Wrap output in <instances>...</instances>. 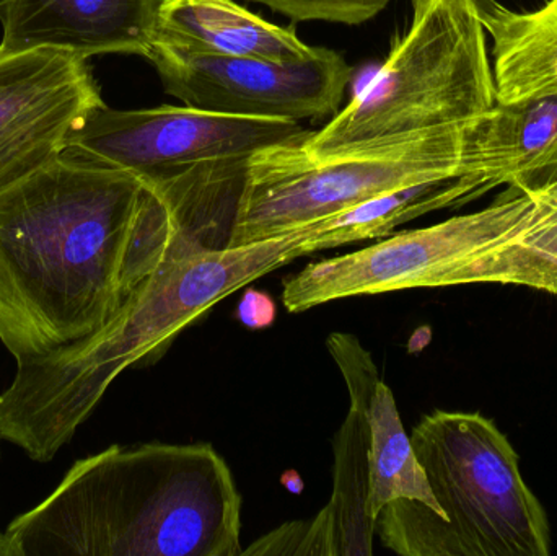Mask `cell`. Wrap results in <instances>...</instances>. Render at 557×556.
I'll use <instances>...</instances> for the list:
<instances>
[{"label": "cell", "mask_w": 557, "mask_h": 556, "mask_svg": "<svg viewBox=\"0 0 557 556\" xmlns=\"http://www.w3.org/2000/svg\"><path fill=\"white\" fill-rule=\"evenodd\" d=\"M191 240L162 193L62 153L0 193V343L25 362L95 335Z\"/></svg>", "instance_id": "obj_1"}, {"label": "cell", "mask_w": 557, "mask_h": 556, "mask_svg": "<svg viewBox=\"0 0 557 556\" xmlns=\"http://www.w3.org/2000/svg\"><path fill=\"white\" fill-rule=\"evenodd\" d=\"M313 251L320 247L310 224L244 247L183 245L100 332L16 362L15 378L0 394V440L36 462L54 459L126 369L162 358L215 304Z\"/></svg>", "instance_id": "obj_2"}, {"label": "cell", "mask_w": 557, "mask_h": 556, "mask_svg": "<svg viewBox=\"0 0 557 556\" xmlns=\"http://www.w3.org/2000/svg\"><path fill=\"white\" fill-rule=\"evenodd\" d=\"M242 495L211 444L111 446L2 534L0 556H238Z\"/></svg>", "instance_id": "obj_3"}, {"label": "cell", "mask_w": 557, "mask_h": 556, "mask_svg": "<svg viewBox=\"0 0 557 556\" xmlns=\"http://www.w3.org/2000/svg\"><path fill=\"white\" fill-rule=\"evenodd\" d=\"M467 284L557 296V178L539 188L509 186L480 211L307 264L285 280L282 302L298 313L346 297Z\"/></svg>", "instance_id": "obj_4"}, {"label": "cell", "mask_w": 557, "mask_h": 556, "mask_svg": "<svg viewBox=\"0 0 557 556\" xmlns=\"http://www.w3.org/2000/svg\"><path fill=\"white\" fill-rule=\"evenodd\" d=\"M442 519L422 503L396 499L375 532L405 556H549L552 526L506 434L481 413L434 411L411 434Z\"/></svg>", "instance_id": "obj_5"}, {"label": "cell", "mask_w": 557, "mask_h": 556, "mask_svg": "<svg viewBox=\"0 0 557 556\" xmlns=\"http://www.w3.org/2000/svg\"><path fill=\"white\" fill-rule=\"evenodd\" d=\"M497 103L474 0H412V18L349 103L297 147L311 160L468 123Z\"/></svg>", "instance_id": "obj_6"}, {"label": "cell", "mask_w": 557, "mask_h": 556, "mask_svg": "<svg viewBox=\"0 0 557 556\" xmlns=\"http://www.w3.org/2000/svg\"><path fill=\"white\" fill-rule=\"evenodd\" d=\"M473 121L323 160L305 157L298 140L257 153L247 163L228 247L271 240L409 186L470 175Z\"/></svg>", "instance_id": "obj_7"}, {"label": "cell", "mask_w": 557, "mask_h": 556, "mask_svg": "<svg viewBox=\"0 0 557 556\" xmlns=\"http://www.w3.org/2000/svg\"><path fill=\"white\" fill-rule=\"evenodd\" d=\"M307 134L295 121L231 116L186 104L114 110L101 103L69 134L64 153L133 173L160 188L199 166L245 162Z\"/></svg>", "instance_id": "obj_8"}, {"label": "cell", "mask_w": 557, "mask_h": 556, "mask_svg": "<svg viewBox=\"0 0 557 556\" xmlns=\"http://www.w3.org/2000/svg\"><path fill=\"white\" fill-rule=\"evenodd\" d=\"M166 94L186 107L255 120H320L336 113L350 67L333 49L274 62L206 54L152 42L146 55Z\"/></svg>", "instance_id": "obj_9"}, {"label": "cell", "mask_w": 557, "mask_h": 556, "mask_svg": "<svg viewBox=\"0 0 557 556\" xmlns=\"http://www.w3.org/2000/svg\"><path fill=\"white\" fill-rule=\"evenodd\" d=\"M101 103L87 59L0 52V193L62 156L69 134Z\"/></svg>", "instance_id": "obj_10"}, {"label": "cell", "mask_w": 557, "mask_h": 556, "mask_svg": "<svg viewBox=\"0 0 557 556\" xmlns=\"http://www.w3.org/2000/svg\"><path fill=\"white\" fill-rule=\"evenodd\" d=\"M162 0H0V52L146 58Z\"/></svg>", "instance_id": "obj_11"}, {"label": "cell", "mask_w": 557, "mask_h": 556, "mask_svg": "<svg viewBox=\"0 0 557 556\" xmlns=\"http://www.w3.org/2000/svg\"><path fill=\"white\" fill-rule=\"evenodd\" d=\"M327 348L349 388L350 405L366 415L370 431L369 508L376 522L380 511L396 499L422 503L442 519L428 477L412 449L392 388L380 381L372 356L354 336L334 333Z\"/></svg>", "instance_id": "obj_12"}, {"label": "cell", "mask_w": 557, "mask_h": 556, "mask_svg": "<svg viewBox=\"0 0 557 556\" xmlns=\"http://www.w3.org/2000/svg\"><path fill=\"white\" fill-rule=\"evenodd\" d=\"M369 446L366 415L350 405L334 444L336 469L330 505L311 521L282 526L242 555H372L375 521L367 508Z\"/></svg>", "instance_id": "obj_13"}, {"label": "cell", "mask_w": 557, "mask_h": 556, "mask_svg": "<svg viewBox=\"0 0 557 556\" xmlns=\"http://www.w3.org/2000/svg\"><path fill=\"white\" fill-rule=\"evenodd\" d=\"M468 166L490 189L557 178V97L496 103L471 124Z\"/></svg>", "instance_id": "obj_14"}, {"label": "cell", "mask_w": 557, "mask_h": 556, "mask_svg": "<svg viewBox=\"0 0 557 556\" xmlns=\"http://www.w3.org/2000/svg\"><path fill=\"white\" fill-rule=\"evenodd\" d=\"M152 42L274 62L298 61L313 51L295 29L274 25L235 0H162Z\"/></svg>", "instance_id": "obj_15"}, {"label": "cell", "mask_w": 557, "mask_h": 556, "mask_svg": "<svg viewBox=\"0 0 557 556\" xmlns=\"http://www.w3.org/2000/svg\"><path fill=\"white\" fill-rule=\"evenodd\" d=\"M474 3L493 41L497 103L557 97V0L522 12L497 0Z\"/></svg>", "instance_id": "obj_16"}, {"label": "cell", "mask_w": 557, "mask_h": 556, "mask_svg": "<svg viewBox=\"0 0 557 556\" xmlns=\"http://www.w3.org/2000/svg\"><path fill=\"white\" fill-rule=\"evenodd\" d=\"M490 191L476 176H455L376 196L310 224L317 232L320 250H326L385 237L405 222L438 209L460 208Z\"/></svg>", "instance_id": "obj_17"}, {"label": "cell", "mask_w": 557, "mask_h": 556, "mask_svg": "<svg viewBox=\"0 0 557 556\" xmlns=\"http://www.w3.org/2000/svg\"><path fill=\"white\" fill-rule=\"evenodd\" d=\"M295 22L360 25L379 15L392 0H251Z\"/></svg>", "instance_id": "obj_18"}, {"label": "cell", "mask_w": 557, "mask_h": 556, "mask_svg": "<svg viewBox=\"0 0 557 556\" xmlns=\"http://www.w3.org/2000/svg\"><path fill=\"white\" fill-rule=\"evenodd\" d=\"M0 551H2V534H0Z\"/></svg>", "instance_id": "obj_19"}]
</instances>
